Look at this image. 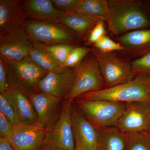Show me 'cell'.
I'll return each mask as SVG.
<instances>
[{"label":"cell","mask_w":150,"mask_h":150,"mask_svg":"<svg viewBox=\"0 0 150 150\" xmlns=\"http://www.w3.org/2000/svg\"><path fill=\"white\" fill-rule=\"evenodd\" d=\"M77 98L128 104L142 103L150 105V81L148 79L139 76L119 85L84 94Z\"/></svg>","instance_id":"6da1fadb"},{"label":"cell","mask_w":150,"mask_h":150,"mask_svg":"<svg viewBox=\"0 0 150 150\" xmlns=\"http://www.w3.org/2000/svg\"><path fill=\"white\" fill-rule=\"evenodd\" d=\"M8 90L20 92L28 98L39 91L38 84L48 73L29 56L18 62L6 63Z\"/></svg>","instance_id":"7a4b0ae2"},{"label":"cell","mask_w":150,"mask_h":150,"mask_svg":"<svg viewBox=\"0 0 150 150\" xmlns=\"http://www.w3.org/2000/svg\"><path fill=\"white\" fill-rule=\"evenodd\" d=\"M84 116L98 129L116 126L126 105L124 103L106 100H74Z\"/></svg>","instance_id":"3957f363"},{"label":"cell","mask_w":150,"mask_h":150,"mask_svg":"<svg viewBox=\"0 0 150 150\" xmlns=\"http://www.w3.org/2000/svg\"><path fill=\"white\" fill-rule=\"evenodd\" d=\"M74 69V82L64 99L74 101L84 94L105 88L102 74L94 56L86 58Z\"/></svg>","instance_id":"277c9868"},{"label":"cell","mask_w":150,"mask_h":150,"mask_svg":"<svg viewBox=\"0 0 150 150\" xmlns=\"http://www.w3.org/2000/svg\"><path fill=\"white\" fill-rule=\"evenodd\" d=\"M73 101L63 100L62 113L58 121L48 129L43 148L49 150H75L71 107Z\"/></svg>","instance_id":"5b68a950"},{"label":"cell","mask_w":150,"mask_h":150,"mask_svg":"<svg viewBox=\"0 0 150 150\" xmlns=\"http://www.w3.org/2000/svg\"><path fill=\"white\" fill-rule=\"evenodd\" d=\"M104 81L105 88H110L131 81L135 72L127 62L110 53L94 50Z\"/></svg>","instance_id":"8992f818"},{"label":"cell","mask_w":150,"mask_h":150,"mask_svg":"<svg viewBox=\"0 0 150 150\" xmlns=\"http://www.w3.org/2000/svg\"><path fill=\"white\" fill-rule=\"evenodd\" d=\"M66 28L56 23L34 20L26 21L23 29L31 40L51 45L71 42L72 34Z\"/></svg>","instance_id":"52a82bcc"},{"label":"cell","mask_w":150,"mask_h":150,"mask_svg":"<svg viewBox=\"0 0 150 150\" xmlns=\"http://www.w3.org/2000/svg\"><path fill=\"white\" fill-rule=\"evenodd\" d=\"M1 59L6 63L18 62L29 56L33 40L23 28L0 34Z\"/></svg>","instance_id":"ba28073f"},{"label":"cell","mask_w":150,"mask_h":150,"mask_svg":"<svg viewBox=\"0 0 150 150\" xmlns=\"http://www.w3.org/2000/svg\"><path fill=\"white\" fill-rule=\"evenodd\" d=\"M72 121L76 150H98L100 129L84 116L73 101L71 107Z\"/></svg>","instance_id":"9c48e42d"},{"label":"cell","mask_w":150,"mask_h":150,"mask_svg":"<svg viewBox=\"0 0 150 150\" xmlns=\"http://www.w3.org/2000/svg\"><path fill=\"white\" fill-rule=\"evenodd\" d=\"M150 106L142 103L128 104L116 127L125 134L148 133L150 129Z\"/></svg>","instance_id":"30bf717a"},{"label":"cell","mask_w":150,"mask_h":150,"mask_svg":"<svg viewBox=\"0 0 150 150\" xmlns=\"http://www.w3.org/2000/svg\"><path fill=\"white\" fill-rule=\"evenodd\" d=\"M48 129L39 122L14 127L8 141L15 150H41Z\"/></svg>","instance_id":"8fae6325"},{"label":"cell","mask_w":150,"mask_h":150,"mask_svg":"<svg viewBox=\"0 0 150 150\" xmlns=\"http://www.w3.org/2000/svg\"><path fill=\"white\" fill-rule=\"evenodd\" d=\"M29 99L39 123L47 129L52 127L62 113L63 99L40 91L33 94Z\"/></svg>","instance_id":"7c38bea8"},{"label":"cell","mask_w":150,"mask_h":150,"mask_svg":"<svg viewBox=\"0 0 150 150\" xmlns=\"http://www.w3.org/2000/svg\"><path fill=\"white\" fill-rule=\"evenodd\" d=\"M28 17L24 2L18 0L0 1V34L23 28Z\"/></svg>","instance_id":"4fadbf2b"},{"label":"cell","mask_w":150,"mask_h":150,"mask_svg":"<svg viewBox=\"0 0 150 150\" xmlns=\"http://www.w3.org/2000/svg\"><path fill=\"white\" fill-rule=\"evenodd\" d=\"M74 69L61 73L48 72L38 84L39 91L60 99H64L71 91L75 80Z\"/></svg>","instance_id":"5bb4252c"},{"label":"cell","mask_w":150,"mask_h":150,"mask_svg":"<svg viewBox=\"0 0 150 150\" xmlns=\"http://www.w3.org/2000/svg\"><path fill=\"white\" fill-rule=\"evenodd\" d=\"M112 13V22L116 32L140 29L146 27L149 23L146 17L136 6L122 7Z\"/></svg>","instance_id":"9a60e30c"},{"label":"cell","mask_w":150,"mask_h":150,"mask_svg":"<svg viewBox=\"0 0 150 150\" xmlns=\"http://www.w3.org/2000/svg\"><path fill=\"white\" fill-rule=\"evenodd\" d=\"M15 111L21 123L30 125L39 122L29 98L20 92L8 90L3 93Z\"/></svg>","instance_id":"2e32d148"},{"label":"cell","mask_w":150,"mask_h":150,"mask_svg":"<svg viewBox=\"0 0 150 150\" xmlns=\"http://www.w3.org/2000/svg\"><path fill=\"white\" fill-rule=\"evenodd\" d=\"M76 11L88 16L98 21H107L112 26V30H115L112 22V11L109 9L105 1L78 0L71 13Z\"/></svg>","instance_id":"e0dca14e"},{"label":"cell","mask_w":150,"mask_h":150,"mask_svg":"<svg viewBox=\"0 0 150 150\" xmlns=\"http://www.w3.org/2000/svg\"><path fill=\"white\" fill-rule=\"evenodd\" d=\"M24 2L28 16L34 19L52 21L67 14L56 8L50 0H29Z\"/></svg>","instance_id":"ac0fdd59"},{"label":"cell","mask_w":150,"mask_h":150,"mask_svg":"<svg viewBox=\"0 0 150 150\" xmlns=\"http://www.w3.org/2000/svg\"><path fill=\"white\" fill-rule=\"evenodd\" d=\"M52 21L64 25L67 28L79 35H83L91 28H93L99 21L88 16L76 11L67 13L64 16Z\"/></svg>","instance_id":"d6986e66"},{"label":"cell","mask_w":150,"mask_h":150,"mask_svg":"<svg viewBox=\"0 0 150 150\" xmlns=\"http://www.w3.org/2000/svg\"><path fill=\"white\" fill-rule=\"evenodd\" d=\"M29 56L36 64L48 72L61 73L68 69L60 67L45 45L40 42L33 40Z\"/></svg>","instance_id":"ffe728a7"},{"label":"cell","mask_w":150,"mask_h":150,"mask_svg":"<svg viewBox=\"0 0 150 150\" xmlns=\"http://www.w3.org/2000/svg\"><path fill=\"white\" fill-rule=\"evenodd\" d=\"M126 134L116 127L100 129L98 150H125Z\"/></svg>","instance_id":"44dd1931"},{"label":"cell","mask_w":150,"mask_h":150,"mask_svg":"<svg viewBox=\"0 0 150 150\" xmlns=\"http://www.w3.org/2000/svg\"><path fill=\"white\" fill-rule=\"evenodd\" d=\"M121 43L129 46H142L150 42V30H134L118 38Z\"/></svg>","instance_id":"7402d4cb"},{"label":"cell","mask_w":150,"mask_h":150,"mask_svg":"<svg viewBox=\"0 0 150 150\" xmlns=\"http://www.w3.org/2000/svg\"><path fill=\"white\" fill-rule=\"evenodd\" d=\"M126 135L125 150H150V136L148 133Z\"/></svg>","instance_id":"603a6c76"},{"label":"cell","mask_w":150,"mask_h":150,"mask_svg":"<svg viewBox=\"0 0 150 150\" xmlns=\"http://www.w3.org/2000/svg\"><path fill=\"white\" fill-rule=\"evenodd\" d=\"M45 46L47 51L52 55L59 66L62 68L66 69L65 65L67 58L74 48L67 43H60Z\"/></svg>","instance_id":"cb8c5ba5"},{"label":"cell","mask_w":150,"mask_h":150,"mask_svg":"<svg viewBox=\"0 0 150 150\" xmlns=\"http://www.w3.org/2000/svg\"><path fill=\"white\" fill-rule=\"evenodd\" d=\"M0 112L9 121L13 128L21 123L13 107L4 93H0Z\"/></svg>","instance_id":"d4e9b609"},{"label":"cell","mask_w":150,"mask_h":150,"mask_svg":"<svg viewBox=\"0 0 150 150\" xmlns=\"http://www.w3.org/2000/svg\"><path fill=\"white\" fill-rule=\"evenodd\" d=\"M88 52V49L84 47L74 48L67 58L65 65V68L69 69V68L77 67L81 62L82 59Z\"/></svg>","instance_id":"484cf974"},{"label":"cell","mask_w":150,"mask_h":150,"mask_svg":"<svg viewBox=\"0 0 150 150\" xmlns=\"http://www.w3.org/2000/svg\"><path fill=\"white\" fill-rule=\"evenodd\" d=\"M95 46L99 51L103 53H109L115 51L123 49V46L115 43L107 36H105L95 43Z\"/></svg>","instance_id":"4316f807"},{"label":"cell","mask_w":150,"mask_h":150,"mask_svg":"<svg viewBox=\"0 0 150 150\" xmlns=\"http://www.w3.org/2000/svg\"><path fill=\"white\" fill-rule=\"evenodd\" d=\"M104 22L100 21L98 22L92 30L88 38V42L90 43H95L105 36Z\"/></svg>","instance_id":"83f0119b"},{"label":"cell","mask_w":150,"mask_h":150,"mask_svg":"<svg viewBox=\"0 0 150 150\" xmlns=\"http://www.w3.org/2000/svg\"><path fill=\"white\" fill-rule=\"evenodd\" d=\"M9 88L6 64L0 59V93H4Z\"/></svg>","instance_id":"f1b7e54d"},{"label":"cell","mask_w":150,"mask_h":150,"mask_svg":"<svg viewBox=\"0 0 150 150\" xmlns=\"http://www.w3.org/2000/svg\"><path fill=\"white\" fill-rule=\"evenodd\" d=\"M51 1L56 8L67 13H69L74 10L78 0H52Z\"/></svg>","instance_id":"f546056e"},{"label":"cell","mask_w":150,"mask_h":150,"mask_svg":"<svg viewBox=\"0 0 150 150\" xmlns=\"http://www.w3.org/2000/svg\"><path fill=\"white\" fill-rule=\"evenodd\" d=\"M13 126L9 121L0 112V134L1 137L8 140L12 134Z\"/></svg>","instance_id":"4dcf8cb0"},{"label":"cell","mask_w":150,"mask_h":150,"mask_svg":"<svg viewBox=\"0 0 150 150\" xmlns=\"http://www.w3.org/2000/svg\"><path fill=\"white\" fill-rule=\"evenodd\" d=\"M131 67L135 73L137 71L150 69V52L142 58L133 62Z\"/></svg>","instance_id":"1f68e13d"},{"label":"cell","mask_w":150,"mask_h":150,"mask_svg":"<svg viewBox=\"0 0 150 150\" xmlns=\"http://www.w3.org/2000/svg\"><path fill=\"white\" fill-rule=\"evenodd\" d=\"M0 150H15L8 140L3 137H0Z\"/></svg>","instance_id":"d6a6232c"},{"label":"cell","mask_w":150,"mask_h":150,"mask_svg":"<svg viewBox=\"0 0 150 150\" xmlns=\"http://www.w3.org/2000/svg\"><path fill=\"white\" fill-rule=\"evenodd\" d=\"M41 150H49L48 149H44V148H42V149Z\"/></svg>","instance_id":"836d02e7"},{"label":"cell","mask_w":150,"mask_h":150,"mask_svg":"<svg viewBox=\"0 0 150 150\" xmlns=\"http://www.w3.org/2000/svg\"><path fill=\"white\" fill-rule=\"evenodd\" d=\"M148 134H149V135L150 136V129L149 131V132H148Z\"/></svg>","instance_id":"e575fe53"},{"label":"cell","mask_w":150,"mask_h":150,"mask_svg":"<svg viewBox=\"0 0 150 150\" xmlns=\"http://www.w3.org/2000/svg\"></svg>","instance_id":"d590c367"},{"label":"cell","mask_w":150,"mask_h":150,"mask_svg":"<svg viewBox=\"0 0 150 150\" xmlns=\"http://www.w3.org/2000/svg\"><path fill=\"white\" fill-rule=\"evenodd\" d=\"M149 81H150V79H149Z\"/></svg>","instance_id":"8d00e7d4"},{"label":"cell","mask_w":150,"mask_h":150,"mask_svg":"<svg viewBox=\"0 0 150 150\" xmlns=\"http://www.w3.org/2000/svg\"><path fill=\"white\" fill-rule=\"evenodd\" d=\"M75 150H76L75 149Z\"/></svg>","instance_id":"74e56055"}]
</instances>
